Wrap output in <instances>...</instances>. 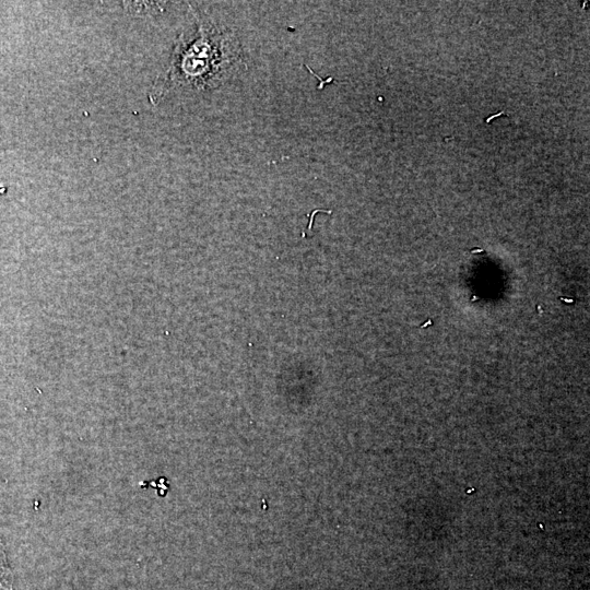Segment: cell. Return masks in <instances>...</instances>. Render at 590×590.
<instances>
[{"mask_svg":"<svg viewBox=\"0 0 590 590\" xmlns=\"http://www.w3.org/2000/svg\"><path fill=\"white\" fill-rule=\"evenodd\" d=\"M189 9L198 24L197 33L191 40L180 36L168 69L155 80L150 91L149 99L154 105L174 87L204 90L215 86L224 76L225 64L232 62L233 51L226 49L227 37L201 19L190 5Z\"/></svg>","mask_w":590,"mask_h":590,"instance_id":"6da1fadb","label":"cell"},{"mask_svg":"<svg viewBox=\"0 0 590 590\" xmlns=\"http://www.w3.org/2000/svg\"><path fill=\"white\" fill-rule=\"evenodd\" d=\"M0 590H13L12 573L9 567L3 543L0 540Z\"/></svg>","mask_w":590,"mask_h":590,"instance_id":"7a4b0ae2","label":"cell"}]
</instances>
